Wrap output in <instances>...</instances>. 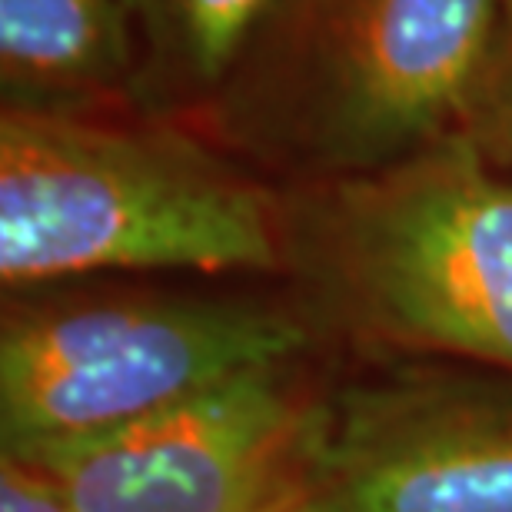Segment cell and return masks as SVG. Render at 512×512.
I'll return each instance as SVG.
<instances>
[{
    "label": "cell",
    "instance_id": "1",
    "mask_svg": "<svg viewBox=\"0 0 512 512\" xmlns=\"http://www.w3.org/2000/svg\"><path fill=\"white\" fill-rule=\"evenodd\" d=\"M280 223L253 183L177 130L67 110L0 114V280L104 270H273Z\"/></svg>",
    "mask_w": 512,
    "mask_h": 512
},
{
    "label": "cell",
    "instance_id": "2",
    "mask_svg": "<svg viewBox=\"0 0 512 512\" xmlns=\"http://www.w3.org/2000/svg\"><path fill=\"white\" fill-rule=\"evenodd\" d=\"M306 243L363 330L512 376V177L469 133L343 177Z\"/></svg>",
    "mask_w": 512,
    "mask_h": 512
},
{
    "label": "cell",
    "instance_id": "3",
    "mask_svg": "<svg viewBox=\"0 0 512 512\" xmlns=\"http://www.w3.org/2000/svg\"><path fill=\"white\" fill-rule=\"evenodd\" d=\"M290 316L250 303L117 296L20 306L0 333V439L44 456L120 433L240 376L283 370Z\"/></svg>",
    "mask_w": 512,
    "mask_h": 512
},
{
    "label": "cell",
    "instance_id": "4",
    "mask_svg": "<svg viewBox=\"0 0 512 512\" xmlns=\"http://www.w3.org/2000/svg\"><path fill=\"white\" fill-rule=\"evenodd\" d=\"M503 24V0H276L240 67L266 60L300 137L350 177L466 133Z\"/></svg>",
    "mask_w": 512,
    "mask_h": 512
},
{
    "label": "cell",
    "instance_id": "5",
    "mask_svg": "<svg viewBox=\"0 0 512 512\" xmlns=\"http://www.w3.org/2000/svg\"><path fill=\"white\" fill-rule=\"evenodd\" d=\"M320 419L323 403L263 370L120 433L17 459L74 512H293L310 503Z\"/></svg>",
    "mask_w": 512,
    "mask_h": 512
},
{
    "label": "cell",
    "instance_id": "6",
    "mask_svg": "<svg viewBox=\"0 0 512 512\" xmlns=\"http://www.w3.org/2000/svg\"><path fill=\"white\" fill-rule=\"evenodd\" d=\"M323 512H512V383L403 373L323 403Z\"/></svg>",
    "mask_w": 512,
    "mask_h": 512
},
{
    "label": "cell",
    "instance_id": "7",
    "mask_svg": "<svg viewBox=\"0 0 512 512\" xmlns=\"http://www.w3.org/2000/svg\"><path fill=\"white\" fill-rule=\"evenodd\" d=\"M137 47L124 0H0L4 107L84 114L140 80Z\"/></svg>",
    "mask_w": 512,
    "mask_h": 512
},
{
    "label": "cell",
    "instance_id": "8",
    "mask_svg": "<svg viewBox=\"0 0 512 512\" xmlns=\"http://www.w3.org/2000/svg\"><path fill=\"white\" fill-rule=\"evenodd\" d=\"M143 47L140 80L210 90L233 77L276 0H124Z\"/></svg>",
    "mask_w": 512,
    "mask_h": 512
},
{
    "label": "cell",
    "instance_id": "9",
    "mask_svg": "<svg viewBox=\"0 0 512 512\" xmlns=\"http://www.w3.org/2000/svg\"><path fill=\"white\" fill-rule=\"evenodd\" d=\"M479 130H486L499 147L512 153V20L503 24V40L496 50L493 74L486 80L483 100L469 124V137H476Z\"/></svg>",
    "mask_w": 512,
    "mask_h": 512
},
{
    "label": "cell",
    "instance_id": "10",
    "mask_svg": "<svg viewBox=\"0 0 512 512\" xmlns=\"http://www.w3.org/2000/svg\"><path fill=\"white\" fill-rule=\"evenodd\" d=\"M0 512H74L37 466L17 456L0 459Z\"/></svg>",
    "mask_w": 512,
    "mask_h": 512
},
{
    "label": "cell",
    "instance_id": "11",
    "mask_svg": "<svg viewBox=\"0 0 512 512\" xmlns=\"http://www.w3.org/2000/svg\"><path fill=\"white\" fill-rule=\"evenodd\" d=\"M293 512H323V509H316L313 503H303L300 509H293Z\"/></svg>",
    "mask_w": 512,
    "mask_h": 512
},
{
    "label": "cell",
    "instance_id": "12",
    "mask_svg": "<svg viewBox=\"0 0 512 512\" xmlns=\"http://www.w3.org/2000/svg\"><path fill=\"white\" fill-rule=\"evenodd\" d=\"M506 4V20H512V0H503Z\"/></svg>",
    "mask_w": 512,
    "mask_h": 512
}]
</instances>
